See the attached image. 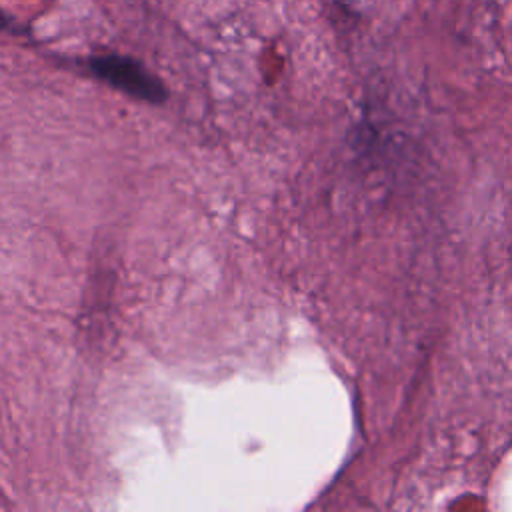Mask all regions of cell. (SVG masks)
Wrapping results in <instances>:
<instances>
[{
  "instance_id": "obj_1",
  "label": "cell",
  "mask_w": 512,
  "mask_h": 512,
  "mask_svg": "<svg viewBox=\"0 0 512 512\" xmlns=\"http://www.w3.org/2000/svg\"><path fill=\"white\" fill-rule=\"evenodd\" d=\"M88 64H90V70L100 80L108 82L110 86L130 94L134 98L158 104V102H164L168 96L164 84L134 58L118 56V54H104V56L92 58Z\"/></svg>"
},
{
  "instance_id": "obj_2",
  "label": "cell",
  "mask_w": 512,
  "mask_h": 512,
  "mask_svg": "<svg viewBox=\"0 0 512 512\" xmlns=\"http://www.w3.org/2000/svg\"><path fill=\"white\" fill-rule=\"evenodd\" d=\"M10 26V18L0 10V30H6Z\"/></svg>"
}]
</instances>
